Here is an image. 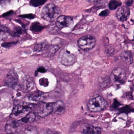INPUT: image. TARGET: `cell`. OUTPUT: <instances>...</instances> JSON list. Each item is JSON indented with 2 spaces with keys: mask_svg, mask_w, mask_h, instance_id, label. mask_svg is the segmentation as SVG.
<instances>
[{
  "mask_svg": "<svg viewBox=\"0 0 134 134\" xmlns=\"http://www.w3.org/2000/svg\"><path fill=\"white\" fill-rule=\"evenodd\" d=\"M10 31L9 29L7 28V27H5L4 26L1 25V27H0V35H1V38L2 37L4 36V35H5L10 34Z\"/></svg>",
  "mask_w": 134,
  "mask_h": 134,
  "instance_id": "obj_21",
  "label": "cell"
},
{
  "mask_svg": "<svg viewBox=\"0 0 134 134\" xmlns=\"http://www.w3.org/2000/svg\"><path fill=\"white\" fill-rule=\"evenodd\" d=\"M20 86L22 90L24 92L30 91L34 86V82L32 78L29 76L24 77L20 83Z\"/></svg>",
  "mask_w": 134,
  "mask_h": 134,
  "instance_id": "obj_12",
  "label": "cell"
},
{
  "mask_svg": "<svg viewBox=\"0 0 134 134\" xmlns=\"http://www.w3.org/2000/svg\"><path fill=\"white\" fill-rule=\"evenodd\" d=\"M47 46V45L45 43H41L35 45L34 47V50L35 51H42L46 48Z\"/></svg>",
  "mask_w": 134,
  "mask_h": 134,
  "instance_id": "obj_20",
  "label": "cell"
},
{
  "mask_svg": "<svg viewBox=\"0 0 134 134\" xmlns=\"http://www.w3.org/2000/svg\"><path fill=\"white\" fill-rule=\"evenodd\" d=\"M130 11L128 6H123L119 8L117 13L116 17L118 19L121 21H125L129 18Z\"/></svg>",
  "mask_w": 134,
  "mask_h": 134,
  "instance_id": "obj_11",
  "label": "cell"
},
{
  "mask_svg": "<svg viewBox=\"0 0 134 134\" xmlns=\"http://www.w3.org/2000/svg\"><path fill=\"white\" fill-rule=\"evenodd\" d=\"M16 42H11L4 43L2 44V46L5 48H9L12 47L17 44Z\"/></svg>",
  "mask_w": 134,
  "mask_h": 134,
  "instance_id": "obj_23",
  "label": "cell"
},
{
  "mask_svg": "<svg viewBox=\"0 0 134 134\" xmlns=\"http://www.w3.org/2000/svg\"><path fill=\"white\" fill-rule=\"evenodd\" d=\"M60 10L54 4L49 3L43 8L41 17L48 21H54L60 14Z\"/></svg>",
  "mask_w": 134,
  "mask_h": 134,
  "instance_id": "obj_1",
  "label": "cell"
},
{
  "mask_svg": "<svg viewBox=\"0 0 134 134\" xmlns=\"http://www.w3.org/2000/svg\"><path fill=\"white\" fill-rule=\"evenodd\" d=\"M23 32V30L19 27H15L12 31H10V35L12 37H18L20 36Z\"/></svg>",
  "mask_w": 134,
  "mask_h": 134,
  "instance_id": "obj_17",
  "label": "cell"
},
{
  "mask_svg": "<svg viewBox=\"0 0 134 134\" xmlns=\"http://www.w3.org/2000/svg\"><path fill=\"white\" fill-rule=\"evenodd\" d=\"M47 0H30V4L34 7H38L43 5L47 1Z\"/></svg>",
  "mask_w": 134,
  "mask_h": 134,
  "instance_id": "obj_19",
  "label": "cell"
},
{
  "mask_svg": "<svg viewBox=\"0 0 134 134\" xmlns=\"http://www.w3.org/2000/svg\"><path fill=\"white\" fill-rule=\"evenodd\" d=\"M20 17L24 18H29V19H32L35 17V16L32 14H27V15H20Z\"/></svg>",
  "mask_w": 134,
  "mask_h": 134,
  "instance_id": "obj_25",
  "label": "cell"
},
{
  "mask_svg": "<svg viewBox=\"0 0 134 134\" xmlns=\"http://www.w3.org/2000/svg\"><path fill=\"white\" fill-rule=\"evenodd\" d=\"M96 44L95 37L89 35L81 37L77 41L79 48L84 51H89L93 49Z\"/></svg>",
  "mask_w": 134,
  "mask_h": 134,
  "instance_id": "obj_4",
  "label": "cell"
},
{
  "mask_svg": "<svg viewBox=\"0 0 134 134\" xmlns=\"http://www.w3.org/2000/svg\"><path fill=\"white\" fill-rule=\"evenodd\" d=\"M13 12V11H10L9 12H7L5 13V14H3L2 16H3V17H6L7 16L9 15L10 14H11Z\"/></svg>",
  "mask_w": 134,
  "mask_h": 134,
  "instance_id": "obj_29",
  "label": "cell"
},
{
  "mask_svg": "<svg viewBox=\"0 0 134 134\" xmlns=\"http://www.w3.org/2000/svg\"><path fill=\"white\" fill-rule=\"evenodd\" d=\"M133 0H127L126 3V4L127 6L129 7V6H130L132 5L133 3Z\"/></svg>",
  "mask_w": 134,
  "mask_h": 134,
  "instance_id": "obj_27",
  "label": "cell"
},
{
  "mask_svg": "<svg viewBox=\"0 0 134 134\" xmlns=\"http://www.w3.org/2000/svg\"><path fill=\"white\" fill-rule=\"evenodd\" d=\"M121 5L120 1L117 0H111L109 4V7L111 10H115Z\"/></svg>",
  "mask_w": 134,
  "mask_h": 134,
  "instance_id": "obj_18",
  "label": "cell"
},
{
  "mask_svg": "<svg viewBox=\"0 0 134 134\" xmlns=\"http://www.w3.org/2000/svg\"><path fill=\"white\" fill-rule=\"evenodd\" d=\"M53 103H41L37 108V113L39 117L44 118L53 112Z\"/></svg>",
  "mask_w": 134,
  "mask_h": 134,
  "instance_id": "obj_7",
  "label": "cell"
},
{
  "mask_svg": "<svg viewBox=\"0 0 134 134\" xmlns=\"http://www.w3.org/2000/svg\"><path fill=\"white\" fill-rule=\"evenodd\" d=\"M36 72H38V73H45L46 72V70L43 67H40L38 69Z\"/></svg>",
  "mask_w": 134,
  "mask_h": 134,
  "instance_id": "obj_26",
  "label": "cell"
},
{
  "mask_svg": "<svg viewBox=\"0 0 134 134\" xmlns=\"http://www.w3.org/2000/svg\"><path fill=\"white\" fill-rule=\"evenodd\" d=\"M42 97V94L41 93H35L31 96V98L34 100H39Z\"/></svg>",
  "mask_w": 134,
  "mask_h": 134,
  "instance_id": "obj_22",
  "label": "cell"
},
{
  "mask_svg": "<svg viewBox=\"0 0 134 134\" xmlns=\"http://www.w3.org/2000/svg\"><path fill=\"white\" fill-rule=\"evenodd\" d=\"M31 110V108L29 106L17 105L13 108L10 115V118L11 119L20 120L30 113Z\"/></svg>",
  "mask_w": 134,
  "mask_h": 134,
  "instance_id": "obj_3",
  "label": "cell"
},
{
  "mask_svg": "<svg viewBox=\"0 0 134 134\" xmlns=\"http://www.w3.org/2000/svg\"><path fill=\"white\" fill-rule=\"evenodd\" d=\"M19 81L18 76L15 71H12L7 74L4 79V84L9 87H12Z\"/></svg>",
  "mask_w": 134,
  "mask_h": 134,
  "instance_id": "obj_10",
  "label": "cell"
},
{
  "mask_svg": "<svg viewBox=\"0 0 134 134\" xmlns=\"http://www.w3.org/2000/svg\"><path fill=\"white\" fill-rule=\"evenodd\" d=\"M107 105V102L100 96H94L89 100L87 106L90 111L100 112L103 111Z\"/></svg>",
  "mask_w": 134,
  "mask_h": 134,
  "instance_id": "obj_2",
  "label": "cell"
},
{
  "mask_svg": "<svg viewBox=\"0 0 134 134\" xmlns=\"http://www.w3.org/2000/svg\"><path fill=\"white\" fill-rule=\"evenodd\" d=\"M86 0L87 2H88L89 3H94L99 2V1L101 0Z\"/></svg>",
  "mask_w": 134,
  "mask_h": 134,
  "instance_id": "obj_28",
  "label": "cell"
},
{
  "mask_svg": "<svg viewBox=\"0 0 134 134\" xmlns=\"http://www.w3.org/2000/svg\"><path fill=\"white\" fill-rule=\"evenodd\" d=\"M65 110L64 104L61 101L53 102V113L56 115H62L65 112Z\"/></svg>",
  "mask_w": 134,
  "mask_h": 134,
  "instance_id": "obj_14",
  "label": "cell"
},
{
  "mask_svg": "<svg viewBox=\"0 0 134 134\" xmlns=\"http://www.w3.org/2000/svg\"><path fill=\"white\" fill-rule=\"evenodd\" d=\"M110 11L109 10H106L102 11L99 14V16L102 17H106L109 14Z\"/></svg>",
  "mask_w": 134,
  "mask_h": 134,
  "instance_id": "obj_24",
  "label": "cell"
},
{
  "mask_svg": "<svg viewBox=\"0 0 134 134\" xmlns=\"http://www.w3.org/2000/svg\"></svg>",
  "mask_w": 134,
  "mask_h": 134,
  "instance_id": "obj_30",
  "label": "cell"
},
{
  "mask_svg": "<svg viewBox=\"0 0 134 134\" xmlns=\"http://www.w3.org/2000/svg\"><path fill=\"white\" fill-rule=\"evenodd\" d=\"M73 21L71 17L65 15H61L58 18L56 22V25L60 29L64 28L69 27L73 25Z\"/></svg>",
  "mask_w": 134,
  "mask_h": 134,
  "instance_id": "obj_9",
  "label": "cell"
},
{
  "mask_svg": "<svg viewBox=\"0 0 134 134\" xmlns=\"http://www.w3.org/2000/svg\"><path fill=\"white\" fill-rule=\"evenodd\" d=\"M21 121L20 120L12 119L7 121L5 125V131L7 133H18L21 130Z\"/></svg>",
  "mask_w": 134,
  "mask_h": 134,
  "instance_id": "obj_6",
  "label": "cell"
},
{
  "mask_svg": "<svg viewBox=\"0 0 134 134\" xmlns=\"http://www.w3.org/2000/svg\"><path fill=\"white\" fill-rule=\"evenodd\" d=\"M45 28V27L40 23L38 22H35L31 24L30 27V30L33 32L38 33L41 32Z\"/></svg>",
  "mask_w": 134,
  "mask_h": 134,
  "instance_id": "obj_15",
  "label": "cell"
},
{
  "mask_svg": "<svg viewBox=\"0 0 134 134\" xmlns=\"http://www.w3.org/2000/svg\"><path fill=\"white\" fill-rule=\"evenodd\" d=\"M110 78L114 82L118 84L124 83L126 80V74L124 70L121 68H117L113 70Z\"/></svg>",
  "mask_w": 134,
  "mask_h": 134,
  "instance_id": "obj_5",
  "label": "cell"
},
{
  "mask_svg": "<svg viewBox=\"0 0 134 134\" xmlns=\"http://www.w3.org/2000/svg\"><path fill=\"white\" fill-rule=\"evenodd\" d=\"M101 129L100 127L94 126L87 123L83 124L82 126V133L83 134H100Z\"/></svg>",
  "mask_w": 134,
  "mask_h": 134,
  "instance_id": "obj_13",
  "label": "cell"
},
{
  "mask_svg": "<svg viewBox=\"0 0 134 134\" xmlns=\"http://www.w3.org/2000/svg\"><path fill=\"white\" fill-rule=\"evenodd\" d=\"M59 60L64 65H71L75 61V58L67 50H62L60 54Z\"/></svg>",
  "mask_w": 134,
  "mask_h": 134,
  "instance_id": "obj_8",
  "label": "cell"
},
{
  "mask_svg": "<svg viewBox=\"0 0 134 134\" xmlns=\"http://www.w3.org/2000/svg\"><path fill=\"white\" fill-rule=\"evenodd\" d=\"M36 117L35 113H29L25 117L20 119V120L22 122L25 123H31L33 122Z\"/></svg>",
  "mask_w": 134,
  "mask_h": 134,
  "instance_id": "obj_16",
  "label": "cell"
}]
</instances>
